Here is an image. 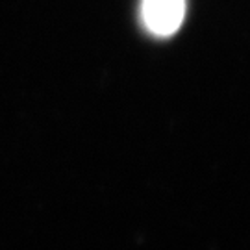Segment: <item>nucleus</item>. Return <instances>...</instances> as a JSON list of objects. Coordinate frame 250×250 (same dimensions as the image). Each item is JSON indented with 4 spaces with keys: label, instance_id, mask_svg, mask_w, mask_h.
<instances>
[{
    "label": "nucleus",
    "instance_id": "1",
    "mask_svg": "<svg viewBox=\"0 0 250 250\" xmlns=\"http://www.w3.org/2000/svg\"><path fill=\"white\" fill-rule=\"evenodd\" d=\"M145 26L156 36H170L180 28L186 15V0H143Z\"/></svg>",
    "mask_w": 250,
    "mask_h": 250
}]
</instances>
